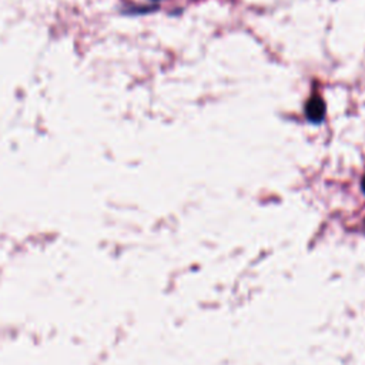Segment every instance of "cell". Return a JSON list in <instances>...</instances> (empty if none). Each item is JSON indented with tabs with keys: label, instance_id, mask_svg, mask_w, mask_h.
Wrapping results in <instances>:
<instances>
[{
	"label": "cell",
	"instance_id": "obj_2",
	"mask_svg": "<svg viewBox=\"0 0 365 365\" xmlns=\"http://www.w3.org/2000/svg\"><path fill=\"white\" fill-rule=\"evenodd\" d=\"M362 190H364V193H365V177H364V180H362Z\"/></svg>",
	"mask_w": 365,
	"mask_h": 365
},
{
	"label": "cell",
	"instance_id": "obj_1",
	"mask_svg": "<svg viewBox=\"0 0 365 365\" xmlns=\"http://www.w3.org/2000/svg\"><path fill=\"white\" fill-rule=\"evenodd\" d=\"M325 114V106L324 102L320 98H313L307 103V117L313 123H320V121L324 118Z\"/></svg>",
	"mask_w": 365,
	"mask_h": 365
}]
</instances>
